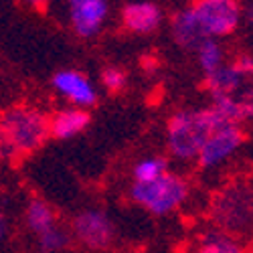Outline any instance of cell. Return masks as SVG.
I'll return each instance as SVG.
<instances>
[{"label":"cell","mask_w":253,"mask_h":253,"mask_svg":"<svg viewBox=\"0 0 253 253\" xmlns=\"http://www.w3.org/2000/svg\"><path fill=\"white\" fill-rule=\"evenodd\" d=\"M195 253H243L235 239L221 233V231H209L199 241Z\"/></svg>","instance_id":"14"},{"label":"cell","mask_w":253,"mask_h":253,"mask_svg":"<svg viewBox=\"0 0 253 253\" xmlns=\"http://www.w3.org/2000/svg\"><path fill=\"white\" fill-rule=\"evenodd\" d=\"M197 57H199V65H201V69L205 71L207 77L217 73L221 67H225L223 65V49L215 39H207L205 43L199 47Z\"/></svg>","instance_id":"15"},{"label":"cell","mask_w":253,"mask_h":253,"mask_svg":"<svg viewBox=\"0 0 253 253\" xmlns=\"http://www.w3.org/2000/svg\"><path fill=\"white\" fill-rule=\"evenodd\" d=\"M51 136V120L31 105H12L2 114V152L18 158L37 152Z\"/></svg>","instance_id":"3"},{"label":"cell","mask_w":253,"mask_h":253,"mask_svg":"<svg viewBox=\"0 0 253 253\" xmlns=\"http://www.w3.org/2000/svg\"><path fill=\"white\" fill-rule=\"evenodd\" d=\"M73 233L89 249H108L114 241V225L103 211H83L73 221Z\"/></svg>","instance_id":"6"},{"label":"cell","mask_w":253,"mask_h":253,"mask_svg":"<svg viewBox=\"0 0 253 253\" xmlns=\"http://www.w3.org/2000/svg\"><path fill=\"white\" fill-rule=\"evenodd\" d=\"M170 27H172L174 43L182 49H188V51H199V47L209 39V35L205 33V29L201 25V20L197 18L193 6L174 12Z\"/></svg>","instance_id":"10"},{"label":"cell","mask_w":253,"mask_h":253,"mask_svg":"<svg viewBox=\"0 0 253 253\" xmlns=\"http://www.w3.org/2000/svg\"><path fill=\"white\" fill-rule=\"evenodd\" d=\"M142 67H144L146 71H154V69L158 67V61H156V59H150V57H146V59L142 61Z\"/></svg>","instance_id":"19"},{"label":"cell","mask_w":253,"mask_h":253,"mask_svg":"<svg viewBox=\"0 0 253 253\" xmlns=\"http://www.w3.org/2000/svg\"><path fill=\"white\" fill-rule=\"evenodd\" d=\"M108 2L105 0H73L69 4V18L73 31L83 37L91 39L99 33L105 16H108Z\"/></svg>","instance_id":"8"},{"label":"cell","mask_w":253,"mask_h":253,"mask_svg":"<svg viewBox=\"0 0 253 253\" xmlns=\"http://www.w3.org/2000/svg\"><path fill=\"white\" fill-rule=\"evenodd\" d=\"M231 120L225 118L217 108L205 110H182L170 116L166 126V138L170 154L178 160L199 158L205 144L221 126L229 124ZM235 124V122H233Z\"/></svg>","instance_id":"2"},{"label":"cell","mask_w":253,"mask_h":253,"mask_svg":"<svg viewBox=\"0 0 253 253\" xmlns=\"http://www.w3.org/2000/svg\"><path fill=\"white\" fill-rule=\"evenodd\" d=\"M89 126V114L85 110H65L51 118V136L57 140H69Z\"/></svg>","instance_id":"12"},{"label":"cell","mask_w":253,"mask_h":253,"mask_svg":"<svg viewBox=\"0 0 253 253\" xmlns=\"http://www.w3.org/2000/svg\"><path fill=\"white\" fill-rule=\"evenodd\" d=\"M69 243V235H67V231H63L59 227L47 231V233H43L39 237V247L43 249L45 253H53V251H59L63 249Z\"/></svg>","instance_id":"17"},{"label":"cell","mask_w":253,"mask_h":253,"mask_svg":"<svg viewBox=\"0 0 253 253\" xmlns=\"http://www.w3.org/2000/svg\"><path fill=\"white\" fill-rule=\"evenodd\" d=\"M209 39L231 35L241 20V6L235 0H197L191 4Z\"/></svg>","instance_id":"5"},{"label":"cell","mask_w":253,"mask_h":253,"mask_svg":"<svg viewBox=\"0 0 253 253\" xmlns=\"http://www.w3.org/2000/svg\"><path fill=\"white\" fill-rule=\"evenodd\" d=\"M27 225L31 231H35V233L41 237L43 233H47V231L55 229V213L53 209L41 199H33L27 207Z\"/></svg>","instance_id":"13"},{"label":"cell","mask_w":253,"mask_h":253,"mask_svg":"<svg viewBox=\"0 0 253 253\" xmlns=\"http://www.w3.org/2000/svg\"><path fill=\"white\" fill-rule=\"evenodd\" d=\"M168 172V162L160 156L144 158L134 166V182H154Z\"/></svg>","instance_id":"16"},{"label":"cell","mask_w":253,"mask_h":253,"mask_svg":"<svg viewBox=\"0 0 253 253\" xmlns=\"http://www.w3.org/2000/svg\"><path fill=\"white\" fill-rule=\"evenodd\" d=\"M53 87L63 97H67L79 110L91 108V105L97 101V93H95L91 83L85 79V75H81L77 71H71V69L57 71L53 75Z\"/></svg>","instance_id":"9"},{"label":"cell","mask_w":253,"mask_h":253,"mask_svg":"<svg viewBox=\"0 0 253 253\" xmlns=\"http://www.w3.org/2000/svg\"><path fill=\"white\" fill-rule=\"evenodd\" d=\"M101 83L103 87L112 91V93H118L126 87V83H128V77H126V73L118 67H105L101 71Z\"/></svg>","instance_id":"18"},{"label":"cell","mask_w":253,"mask_h":253,"mask_svg":"<svg viewBox=\"0 0 253 253\" xmlns=\"http://www.w3.org/2000/svg\"><path fill=\"white\" fill-rule=\"evenodd\" d=\"M243 144V132L239 128V124L229 122L209 138L205 144L203 152L199 154V166L201 168H215L223 164L231 154H233L239 146Z\"/></svg>","instance_id":"7"},{"label":"cell","mask_w":253,"mask_h":253,"mask_svg":"<svg viewBox=\"0 0 253 253\" xmlns=\"http://www.w3.org/2000/svg\"><path fill=\"white\" fill-rule=\"evenodd\" d=\"M245 16H247V20H249V23L253 25V4H249V6H247V10H245Z\"/></svg>","instance_id":"20"},{"label":"cell","mask_w":253,"mask_h":253,"mask_svg":"<svg viewBox=\"0 0 253 253\" xmlns=\"http://www.w3.org/2000/svg\"><path fill=\"white\" fill-rule=\"evenodd\" d=\"M162 8L154 2H128L122 8V25L136 35H148L162 23Z\"/></svg>","instance_id":"11"},{"label":"cell","mask_w":253,"mask_h":253,"mask_svg":"<svg viewBox=\"0 0 253 253\" xmlns=\"http://www.w3.org/2000/svg\"><path fill=\"white\" fill-rule=\"evenodd\" d=\"M205 87L217 108L231 122L253 118V57L239 55L231 65L205 77Z\"/></svg>","instance_id":"1"},{"label":"cell","mask_w":253,"mask_h":253,"mask_svg":"<svg viewBox=\"0 0 253 253\" xmlns=\"http://www.w3.org/2000/svg\"><path fill=\"white\" fill-rule=\"evenodd\" d=\"M130 197L134 203L154 215H168L188 197V182L168 170L154 182H134L130 188Z\"/></svg>","instance_id":"4"}]
</instances>
